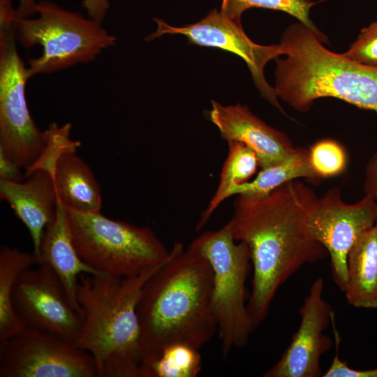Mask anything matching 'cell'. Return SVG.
Returning a JSON list of instances; mask_svg holds the SVG:
<instances>
[{"label":"cell","instance_id":"cell-1","mask_svg":"<svg viewBox=\"0 0 377 377\" xmlns=\"http://www.w3.org/2000/svg\"><path fill=\"white\" fill-rule=\"evenodd\" d=\"M319 197L300 180L263 197L237 195L226 223L244 242L253 267L247 308L256 327L266 318L279 288L303 265L325 258V248L310 234L309 218Z\"/></svg>","mask_w":377,"mask_h":377},{"label":"cell","instance_id":"cell-2","mask_svg":"<svg viewBox=\"0 0 377 377\" xmlns=\"http://www.w3.org/2000/svg\"><path fill=\"white\" fill-rule=\"evenodd\" d=\"M212 281L207 259L191 244L185 248L176 242L166 262L146 281L138 300L141 366L170 344L200 350L212 339L217 332Z\"/></svg>","mask_w":377,"mask_h":377},{"label":"cell","instance_id":"cell-3","mask_svg":"<svg viewBox=\"0 0 377 377\" xmlns=\"http://www.w3.org/2000/svg\"><path fill=\"white\" fill-rule=\"evenodd\" d=\"M161 265L124 278L79 276L82 324L74 343L92 356L97 377H140L142 354L137 305L146 281Z\"/></svg>","mask_w":377,"mask_h":377},{"label":"cell","instance_id":"cell-4","mask_svg":"<svg viewBox=\"0 0 377 377\" xmlns=\"http://www.w3.org/2000/svg\"><path fill=\"white\" fill-rule=\"evenodd\" d=\"M285 59H276L274 91L300 112L315 100L333 97L377 114V66L326 49L302 23L290 25L279 43Z\"/></svg>","mask_w":377,"mask_h":377},{"label":"cell","instance_id":"cell-5","mask_svg":"<svg viewBox=\"0 0 377 377\" xmlns=\"http://www.w3.org/2000/svg\"><path fill=\"white\" fill-rule=\"evenodd\" d=\"M66 209L77 252L101 275L135 276L163 265L170 256V251L149 227L113 220L101 212Z\"/></svg>","mask_w":377,"mask_h":377},{"label":"cell","instance_id":"cell-6","mask_svg":"<svg viewBox=\"0 0 377 377\" xmlns=\"http://www.w3.org/2000/svg\"><path fill=\"white\" fill-rule=\"evenodd\" d=\"M36 18H16V38L25 48L42 47L40 57L29 59L27 74L51 73L94 59L113 46L116 37L99 23L48 0L37 3Z\"/></svg>","mask_w":377,"mask_h":377},{"label":"cell","instance_id":"cell-7","mask_svg":"<svg viewBox=\"0 0 377 377\" xmlns=\"http://www.w3.org/2000/svg\"><path fill=\"white\" fill-rule=\"evenodd\" d=\"M191 245L207 259L212 269L211 306L221 353L227 358L232 349L244 347L256 330L246 303L249 251L244 242L234 239L227 223L201 234Z\"/></svg>","mask_w":377,"mask_h":377},{"label":"cell","instance_id":"cell-8","mask_svg":"<svg viewBox=\"0 0 377 377\" xmlns=\"http://www.w3.org/2000/svg\"><path fill=\"white\" fill-rule=\"evenodd\" d=\"M16 13L11 0H0V147L26 170L41 154L46 140L29 112L27 67L16 47Z\"/></svg>","mask_w":377,"mask_h":377},{"label":"cell","instance_id":"cell-9","mask_svg":"<svg viewBox=\"0 0 377 377\" xmlns=\"http://www.w3.org/2000/svg\"><path fill=\"white\" fill-rule=\"evenodd\" d=\"M0 377H97L92 356L74 343L24 327L0 345Z\"/></svg>","mask_w":377,"mask_h":377},{"label":"cell","instance_id":"cell-10","mask_svg":"<svg viewBox=\"0 0 377 377\" xmlns=\"http://www.w3.org/2000/svg\"><path fill=\"white\" fill-rule=\"evenodd\" d=\"M15 312L24 327L74 343L82 317L58 276L45 265L24 271L13 293Z\"/></svg>","mask_w":377,"mask_h":377},{"label":"cell","instance_id":"cell-11","mask_svg":"<svg viewBox=\"0 0 377 377\" xmlns=\"http://www.w3.org/2000/svg\"><path fill=\"white\" fill-rule=\"evenodd\" d=\"M376 221L377 202L374 198L365 194L359 201L348 203L337 187L319 198L309 218V231L327 250L333 279L342 291L347 280L349 251L360 235L374 226Z\"/></svg>","mask_w":377,"mask_h":377},{"label":"cell","instance_id":"cell-12","mask_svg":"<svg viewBox=\"0 0 377 377\" xmlns=\"http://www.w3.org/2000/svg\"><path fill=\"white\" fill-rule=\"evenodd\" d=\"M154 20L157 24V29L147 37V40L165 34H182L192 44L219 48L239 56L247 64L261 95L286 116L278 101L274 88L267 83L264 76L267 63L282 54L279 44L255 43L246 36L241 23L228 19L216 9L211 10L200 21L183 27H173L158 18Z\"/></svg>","mask_w":377,"mask_h":377},{"label":"cell","instance_id":"cell-13","mask_svg":"<svg viewBox=\"0 0 377 377\" xmlns=\"http://www.w3.org/2000/svg\"><path fill=\"white\" fill-rule=\"evenodd\" d=\"M324 281L316 279L299 310L300 323L280 359L263 375L265 377H319L321 356L332 346L324 331L334 311L323 298Z\"/></svg>","mask_w":377,"mask_h":377},{"label":"cell","instance_id":"cell-14","mask_svg":"<svg viewBox=\"0 0 377 377\" xmlns=\"http://www.w3.org/2000/svg\"><path fill=\"white\" fill-rule=\"evenodd\" d=\"M208 116L223 139L251 147L258 158L261 169L278 163L296 149L284 133L267 125L247 105H223L212 101Z\"/></svg>","mask_w":377,"mask_h":377},{"label":"cell","instance_id":"cell-15","mask_svg":"<svg viewBox=\"0 0 377 377\" xmlns=\"http://www.w3.org/2000/svg\"><path fill=\"white\" fill-rule=\"evenodd\" d=\"M26 180H0V197L6 201L29 230L38 256L47 226L53 221L57 205L54 182L50 175L35 170Z\"/></svg>","mask_w":377,"mask_h":377},{"label":"cell","instance_id":"cell-16","mask_svg":"<svg viewBox=\"0 0 377 377\" xmlns=\"http://www.w3.org/2000/svg\"><path fill=\"white\" fill-rule=\"evenodd\" d=\"M38 265L50 267L62 283L68 297L81 315L77 297L79 276L82 274L103 276L87 265L80 257L73 242L67 209L57 203L53 221L43 234Z\"/></svg>","mask_w":377,"mask_h":377},{"label":"cell","instance_id":"cell-17","mask_svg":"<svg viewBox=\"0 0 377 377\" xmlns=\"http://www.w3.org/2000/svg\"><path fill=\"white\" fill-rule=\"evenodd\" d=\"M53 180L57 203L76 212H100L101 188L91 168L76 152H67L61 156Z\"/></svg>","mask_w":377,"mask_h":377},{"label":"cell","instance_id":"cell-18","mask_svg":"<svg viewBox=\"0 0 377 377\" xmlns=\"http://www.w3.org/2000/svg\"><path fill=\"white\" fill-rule=\"evenodd\" d=\"M356 308L377 309V227L364 232L350 249L343 290Z\"/></svg>","mask_w":377,"mask_h":377},{"label":"cell","instance_id":"cell-19","mask_svg":"<svg viewBox=\"0 0 377 377\" xmlns=\"http://www.w3.org/2000/svg\"><path fill=\"white\" fill-rule=\"evenodd\" d=\"M34 265L36 255L17 248L2 245L0 248V345L24 327L13 305V293L20 275Z\"/></svg>","mask_w":377,"mask_h":377},{"label":"cell","instance_id":"cell-20","mask_svg":"<svg viewBox=\"0 0 377 377\" xmlns=\"http://www.w3.org/2000/svg\"><path fill=\"white\" fill-rule=\"evenodd\" d=\"M227 157L223 165L217 188L206 208L200 214L196 230H201L220 205L228 198L230 191L252 177L259 165L256 152L246 145L229 141Z\"/></svg>","mask_w":377,"mask_h":377},{"label":"cell","instance_id":"cell-21","mask_svg":"<svg viewBox=\"0 0 377 377\" xmlns=\"http://www.w3.org/2000/svg\"><path fill=\"white\" fill-rule=\"evenodd\" d=\"M300 178L318 179L310 163L309 150L298 147L283 161L261 169L253 180L235 186L229 196L241 194L263 197L277 187Z\"/></svg>","mask_w":377,"mask_h":377},{"label":"cell","instance_id":"cell-22","mask_svg":"<svg viewBox=\"0 0 377 377\" xmlns=\"http://www.w3.org/2000/svg\"><path fill=\"white\" fill-rule=\"evenodd\" d=\"M200 350L175 343L141 366L140 377H195L202 369Z\"/></svg>","mask_w":377,"mask_h":377},{"label":"cell","instance_id":"cell-23","mask_svg":"<svg viewBox=\"0 0 377 377\" xmlns=\"http://www.w3.org/2000/svg\"><path fill=\"white\" fill-rule=\"evenodd\" d=\"M311 0H222L221 14L228 19L241 23V16L247 9L260 8L279 10L293 15L310 29L322 43L327 38L309 18L311 8L316 4Z\"/></svg>","mask_w":377,"mask_h":377},{"label":"cell","instance_id":"cell-24","mask_svg":"<svg viewBox=\"0 0 377 377\" xmlns=\"http://www.w3.org/2000/svg\"><path fill=\"white\" fill-rule=\"evenodd\" d=\"M72 125L66 123L58 126L56 122H52L44 131L45 135V145L39 157L25 170L26 177L35 170H42L48 172L54 177L57 164L61 156L67 152H76L81 142L71 138Z\"/></svg>","mask_w":377,"mask_h":377},{"label":"cell","instance_id":"cell-25","mask_svg":"<svg viewBox=\"0 0 377 377\" xmlns=\"http://www.w3.org/2000/svg\"><path fill=\"white\" fill-rule=\"evenodd\" d=\"M309 150L311 168L318 179L332 177L345 170L347 156L337 141L323 139L316 142Z\"/></svg>","mask_w":377,"mask_h":377},{"label":"cell","instance_id":"cell-26","mask_svg":"<svg viewBox=\"0 0 377 377\" xmlns=\"http://www.w3.org/2000/svg\"><path fill=\"white\" fill-rule=\"evenodd\" d=\"M343 55L363 64L377 66V21L362 29Z\"/></svg>","mask_w":377,"mask_h":377},{"label":"cell","instance_id":"cell-27","mask_svg":"<svg viewBox=\"0 0 377 377\" xmlns=\"http://www.w3.org/2000/svg\"><path fill=\"white\" fill-rule=\"evenodd\" d=\"M331 325L334 335L335 355L330 367L323 375L324 377H377V367L367 370H360L350 367L347 362L339 357L341 337L336 327L335 313L332 316Z\"/></svg>","mask_w":377,"mask_h":377},{"label":"cell","instance_id":"cell-28","mask_svg":"<svg viewBox=\"0 0 377 377\" xmlns=\"http://www.w3.org/2000/svg\"><path fill=\"white\" fill-rule=\"evenodd\" d=\"M22 169L0 147V180L15 182L24 181Z\"/></svg>","mask_w":377,"mask_h":377},{"label":"cell","instance_id":"cell-29","mask_svg":"<svg viewBox=\"0 0 377 377\" xmlns=\"http://www.w3.org/2000/svg\"><path fill=\"white\" fill-rule=\"evenodd\" d=\"M364 191L377 202V153L372 155L366 165Z\"/></svg>","mask_w":377,"mask_h":377},{"label":"cell","instance_id":"cell-30","mask_svg":"<svg viewBox=\"0 0 377 377\" xmlns=\"http://www.w3.org/2000/svg\"><path fill=\"white\" fill-rule=\"evenodd\" d=\"M81 6L89 18L102 23L110 8V0H82Z\"/></svg>","mask_w":377,"mask_h":377},{"label":"cell","instance_id":"cell-31","mask_svg":"<svg viewBox=\"0 0 377 377\" xmlns=\"http://www.w3.org/2000/svg\"><path fill=\"white\" fill-rule=\"evenodd\" d=\"M36 5L35 0H19L18 6L15 8L17 17H29L36 13Z\"/></svg>","mask_w":377,"mask_h":377}]
</instances>
